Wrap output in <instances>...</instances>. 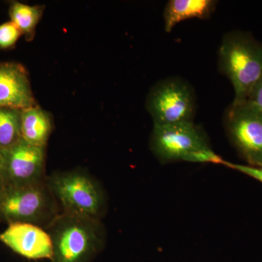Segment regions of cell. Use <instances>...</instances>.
Instances as JSON below:
<instances>
[{
	"instance_id": "3",
	"label": "cell",
	"mask_w": 262,
	"mask_h": 262,
	"mask_svg": "<svg viewBox=\"0 0 262 262\" xmlns=\"http://www.w3.org/2000/svg\"><path fill=\"white\" fill-rule=\"evenodd\" d=\"M46 230L53 243V262H84L106 238L102 221L62 212Z\"/></svg>"
},
{
	"instance_id": "7",
	"label": "cell",
	"mask_w": 262,
	"mask_h": 262,
	"mask_svg": "<svg viewBox=\"0 0 262 262\" xmlns=\"http://www.w3.org/2000/svg\"><path fill=\"white\" fill-rule=\"evenodd\" d=\"M223 125L227 139L251 166L262 165V108L248 101H232L226 108Z\"/></svg>"
},
{
	"instance_id": "11",
	"label": "cell",
	"mask_w": 262,
	"mask_h": 262,
	"mask_svg": "<svg viewBox=\"0 0 262 262\" xmlns=\"http://www.w3.org/2000/svg\"><path fill=\"white\" fill-rule=\"evenodd\" d=\"M217 5L215 0H170L164 9V29L170 33L177 24L187 19H209Z\"/></svg>"
},
{
	"instance_id": "1",
	"label": "cell",
	"mask_w": 262,
	"mask_h": 262,
	"mask_svg": "<svg viewBox=\"0 0 262 262\" xmlns=\"http://www.w3.org/2000/svg\"><path fill=\"white\" fill-rule=\"evenodd\" d=\"M149 148L162 164L189 162L222 165L224 161L212 149L206 131L194 122L153 125Z\"/></svg>"
},
{
	"instance_id": "2",
	"label": "cell",
	"mask_w": 262,
	"mask_h": 262,
	"mask_svg": "<svg viewBox=\"0 0 262 262\" xmlns=\"http://www.w3.org/2000/svg\"><path fill=\"white\" fill-rule=\"evenodd\" d=\"M218 66L232 83L234 102L246 101L262 75V42L246 31L226 33L219 48Z\"/></svg>"
},
{
	"instance_id": "10",
	"label": "cell",
	"mask_w": 262,
	"mask_h": 262,
	"mask_svg": "<svg viewBox=\"0 0 262 262\" xmlns=\"http://www.w3.org/2000/svg\"><path fill=\"white\" fill-rule=\"evenodd\" d=\"M37 105L25 67L18 62H1L0 107L24 110Z\"/></svg>"
},
{
	"instance_id": "12",
	"label": "cell",
	"mask_w": 262,
	"mask_h": 262,
	"mask_svg": "<svg viewBox=\"0 0 262 262\" xmlns=\"http://www.w3.org/2000/svg\"><path fill=\"white\" fill-rule=\"evenodd\" d=\"M21 137L29 144L47 147L53 130V116L39 105L21 110Z\"/></svg>"
},
{
	"instance_id": "13",
	"label": "cell",
	"mask_w": 262,
	"mask_h": 262,
	"mask_svg": "<svg viewBox=\"0 0 262 262\" xmlns=\"http://www.w3.org/2000/svg\"><path fill=\"white\" fill-rule=\"evenodd\" d=\"M46 5H29L18 1L9 2L10 21L18 27L27 42L35 37L36 29L42 19Z\"/></svg>"
},
{
	"instance_id": "18",
	"label": "cell",
	"mask_w": 262,
	"mask_h": 262,
	"mask_svg": "<svg viewBox=\"0 0 262 262\" xmlns=\"http://www.w3.org/2000/svg\"><path fill=\"white\" fill-rule=\"evenodd\" d=\"M3 186V176H2V155L1 151H0V189H2Z\"/></svg>"
},
{
	"instance_id": "14",
	"label": "cell",
	"mask_w": 262,
	"mask_h": 262,
	"mask_svg": "<svg viewBox=\"0 0 262 262\" xmlns=\"http://www.w3.org/2000/svg\"><path fill=\"white\" fill-rule=\"evenodd\" d=\"M21 110L0 107V151H4L22 140Z\"/></svg>"
},
{
	"instance_id": "17",
	"label": "cell",
	"mask_w": 262,
	"mask_h": 262,
	"mask_svg": "<svg viewBox=\"0 0 262 262\" xmlns=\"http://www.w3.org/2000/svg\"><path fill=\"white\" fill-rule=\"evenodd\" d=\"M246 101L262 108V75L250 91Z\"/></svg>"
},
{
	"instance_id": "16",
	"label": "cell",
	"mask_w": 262,
	"mask_h": 262,
	"mask_svg": "<svg viewBox=\"0 0 262 262\" xmlns=\"http://www.w3.org/2000/svg\"><path fill=\"white\" fill-rule=\"evenodd\" d=\"M222 165L262 183V165L261 166H251V165H243V164L230 163V162L225 160Z\"/></svg>"
},
{
	"instance_id": "8",
	"label": "cell",
	"mask_w": 262,
	"mask_h": 262,
	"mask_svg": "<svg viewBox=\"0 0 262 262\" xmlns=\"http://www.w3.org/2000/svg\"><path fill=\"white\" fill-rule=\"evenodd\" d=\"M1 155L3 186L29 185L46 180V148L22 139Z\"/></svg>"
},
{
	"instance_id": "15",
	"label": "cell",
	"mask_w": 262,
	"mask_h": 262,
	"mask_svg": "<svg viewBox=\"0 0 262 262\" xmlns=\"http://www.w3.org/2000/svg\"><path fill=\"white\" fill-rule=\"evenodd\" d=\"M22 33L12 21L0 25V50H11L15 48Z\"/></svg>"
},
{
	"instance_id": "5",
	"label": "cell",
	"mask_w": 262,
	"mask_h": 262,
	"mask_svg": "<svg viewBox=\"0 0 262 262\" xmlns=\"http://www.w3.org/2000/svg\"><path fill=\"white\" fill-rule=\"evenodd\" d=\"M61 213L46 180L0 189V221L8 225L28 223L46 229Z\"/></svg>"
},
{
	"instance_id": "6",
	"label": "cell",
	"mask_w": 262,
	"mask_h": 262,
	"mask_svg": "<svg viewBox=\"0 0 262 262\" xmlns=\"http://www.w3.org/2000/svg\"><path fill=\"white\" fill-rule=\"evenodd\" d=\"M153 125L194 122L196 96L192 86L180 77H170L157 82L145 101Z\"/></svg>"
},
{
	"instance_id": "9",
	"label": "cell",
	"mask_w": 262,
	"mask_h": 262,
	"mask_svg": "<svg viewBox=\"0 0 262 262\" xmlns=\"http://www.w3.org/2000/svg\"><path fill=\"white\" fill-rule=\"evenodd\" d=\"M0 241L12 251L29 259L51 258L53 243L46 229L28 223H13L0 233Z\"/></svg>"
},
{
	"instance_id": "4",
	"label": "cell",
	"mask_w": 262,
	"mask_h": 262,
	"mask_svg": "<svg viewBox=\"0 0 262 262\" xmlns=\"http://www.w3.org/2000/svg\"><path fill=\"white\" fill-rule=\"evenodd\" d=\"M50 188L62 213L102 220L107 199L102 186L80 168L56 171L47 176Z\"/></svg>"
}]
</instances>
